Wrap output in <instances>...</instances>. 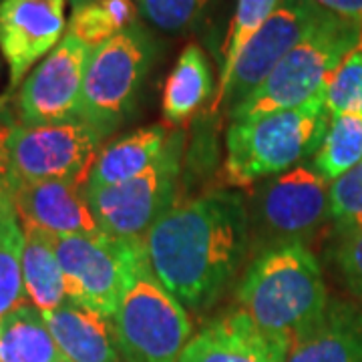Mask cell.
<instances>
[{
	"instance_id": "obj_31",
	"label": "cell",
	"mask_w": 362,
	"mask_h": 362,
	"mask_svg": "<svg viewBox=\"0 0 362 362\" xmlns=\"http://www.w3.org/2000/svg\"><path fill=\"white\" fill-rule=\"evenodd\" d=\"M18 221V216H16V207H14L13 194L0 185V232L4 228H8L11 223Z\"/></svg>"
},
{
	"instance_id": "obj_26",
	"label": "cell",
	"mask_w": 362,
	"mask_h": 362,
	"mask_svg": "<svg viewBox=\"0 0 362 362\" xmlns=\"http://www.w3.org/2000/svg\"><path fill=\"white\" fill-rule=\"evenodd\" d=\"M137 11L147 23L165 30L183 33L199 21L209 0H135Z\"/></svg>"
},
{
	"instance_id": "obj_16",
	"label": "cell",
	"mask_w": 362,
	"mask_h": 362,
	"mask_svg": "<svg viewBox=\"0 0 362 362\" xmlns=\"http://www.w3.org/2000/svg\"><path fill=\"white\" fill-rule=\"evenodd\" d=\"M45 320L66 362H119L111 318L66 300Z\"/></svg>"
},
{
	"instance_id": "obj_7",
	"label": "cell",
	"mask_w": 362,
	"mask_h": 362,
	"mask_svg": "<svg viewBox=\"0 0 362 362\" xmlns=\"http://www.w3.org/2000/svg\"><path fill=\"white\" fill-rule=\"evenodd\" d=\"M183 131H171L163 151L141 175L109 187L87 189L101 232L113 238H143L173 202L181 171Z\"/></svg>"
},
{
	"instance_id": "obj_22",
	"label": "cell",
	"mask_w": 362,
	"mask_h": 362,
	"mask_svg": "<svg viewBox=\"0 0 362 362\" xmlns=\"http://www.w3.org/2000/svg\"><path fill=\"white\" fill-rule=\"evenodd\" d=\"M362 161V113L330 115L328 131L320 149L314 153L312 168L330 185Z\"/></svg>"
},
{
	"instance_id": "obj_33",
	"label": "cell",
	"mask_w": 362,
	"mask_h": 362,
	"mask_svg": "<svg viewBox=\"0 0 362 362\" xmlns=\"http://www.w3.org/2000/svg\"><path fill=\"white\" fill-rule=\"evenodd\" d=\"M65 362H66V361H65Z\"/></svg>"
},
{
	"instance_id": "obj_21",
	"label": "cell",
	"mask_w": 362,
	"mask_h": 362,
	"mask_svg": "<svg viewBox=\"0 0 362 362\" xmlns=\"http://www.w3.org/2000/svg\"><path fill=\"white\" fill-rule=\"evenodd\" d=\"M0 362H65L45 314L33 304L0 318Z\"/></svg>"
},
{
	"instance_id": "obj_9",
	"label": "cell",
	"mask_w": 362,
	"mask_h": 362,
	"mask_svg": "<svg viewBox=\"0 0 362 362\" xmlns=\"http://www.w3.org/2000/svg\"><path fill=\"white\" fill-rule=\"evenodd\" d=\"M133 240L113 238L105 232L51 235L63 270L66 300L111 318L123 288Z\"/></svg>"
},
{
	"instance_id": "obj_23",
	"label": "cell",
	"mask_w": 362,
	"mask_h": 362,
	"mask_svg": "<svg viewBox=\"0 0 362 362\" xmlns=\"http://www.w3.org/2000/svg\"><path fill=\"white\" fill-rule=\"evenodd\" d=\"M278 2L280 0H238L232 26H230V35L226 39V45H223V63H221L220 83H218L216 97L228 87L233 66L238 63L240 54L246 49V45L252 40V37L258 33L259 26L270 18V14L276 11Z\"/></svg>"
},
{
	"instance_id": "obj_29",
	"label": "cell",
	"mask_w": 362,
	"mask_h": 362,
	"mask_svg": "<svg viewBox=\"0 0 362 362\" xmlns=\"http://www.w3.org/2000/svg\"><path fill=\"white\" fill-rule=\"evenodd\" d=\"M18 123L21 121L16 117V111L11 109L8 93L0 95V185L6 187L11 194H13L14 180L11 171V159H8V139Z\"/></svg>"
},
{
	"instance_id": "obj_13",
	"label": "cell",
	"mask_w": 362,
	"mask_h": 362,
	"mask_svg": "<svg viewBox=\"0 0 362 362\" xmlns=\"http://www.w3.org/2000/svg\"><path fill=\"white\" fill-rule=\"evenodd\" d=\"M66 0H0V54L8 66V93L63 40Z\"/></svg>"
},
{
	"instance_id": "obj_10",
	"label": "cell",
	"mask_w": 362,
	"mask_h": 362,
	"mask_svg": "<svg viewBox=\"0 0 362 362\" xmlns=\"http://www.w3.org/2000/svg\"><path fill=\"white\" fill-rule=\"evenodd\" d=\"M328 14L312 0H280L270 18L242 51L228 87L214 99L211 111L221 105H232L233 109L242 103L284 61L288 52L310 37Z\"/></svg>"
},
{
	"instance_id": "obj_12",
	"label": "cell",
	"mask_w": 362,
	"mask_h": 362,
	"mask_svg": "<svg viewBox=\"0 0 362 362\" xmlns=\"http://www.w3.org/2000/svg\"><path fill=\"white\" fill-rule=\"evenodd\" d=\"M256 218L270 246L302 242L330 218V183L304 163L274 175L258 192Z\"/></svg>"
},
{
	"instance_id": "obj_14",
	"label": "cell",
	"mask_w": 362,
	"mask_h": 362,
	"mask_svg": "<svg viewBox=\"0 0 362 362\" xmlns=\"http://www.w3.org/2000/svg\"><path fill=\"white\" fill-rule=\"evenodd\" d=\"M13 202L21 226H30L51 235H90L101 232L90 209L85 183H16Z\"/></svg>"
},
{
	"instance_id": "obj_18",
	"label": "cell",
	"mask_w": 362,
	"mask_h": 362,
	"mask_svg": "<svg viewBox=\"0 0 362 362\" xmlns=\"http://www.w3.org/2000/svg\"><path fill=\"white\" fill-rule=\"evenodd\" d=\"M169 135L168 127L149 125L105 145L90 169L87 189L109 187L141 175L163 151Z\"/></svg>"
},
{
	"instance_id": "obj_6",
	"label": "cell",
	"mask_w": 362,
	"mask_h": 362,
	"mask_svg": "<svg viewBox=\"0 0 362 362\" xmlns=\"http://www.w3.org/2000/svg\"><path fill=\"white\" fill-rule=\"evenodd\" d=\"M153 52V40L139 23L90 51L83 83V121L105 139L131 111Z\"/></svg>"
},
{
	"instance_id": "obj_8",
	"label": "cell",
	"mask_w": 362,
	"mask_h": 362,
	"mask_svg": "<svg viewBox=\"0 0 362 362\" xmlns=\"http://www.w3.org/2000/svg\"><path fill=\"white\" fill-rule=\"evenodd\" d=\"M103 141V135L83 119L51 125L18 123L8 139L14 185L40 181L87 185Z\"/></svg>"
},
{
	"instance_id": "obj_20",
	"label": "cell",
	"mask_w": 362,
	"mask_h": 362,
	"mask_svg": "<svg viewBox=\"0 0 362 362\" xmlns=\"http://www.w3.org/2000/svg\"><path fill=\"white\" fill-rule=\"evenodd\" d=\"M23 282L26 300L42 314H49L66 302L63 270L49 233L30 226H23Z\"/></svg>"
},
{
	"instance_id": "obj_5",
	"label": "cell",
	"mask_w": 362,
	"mask_h": 362,
	"mask_svg": "<svg viewBox=\"0 0 362 362\" xmlns=\"http://www.w3.org/2000/svg\"><path fill=\"white\" fill-rule=\"evenodd\" d=\"M362 45V23L328 14L320 26L272 71L268 78L232 109V121L292 109L326 89L344 57Z\"/></svg>"
},
{
	"instance_id": "obj_17",
	"label": "cell",
	"mask_w": 362,
	"mask_h": 362,
	"mask_svg": "<svg viewBox=\"0 0 362 362\" xmlns=\"http://www.w3.org/2000/svg\"><path fill=\"white\" fill-rule=\"evenodd\" d=\"M286 362H362V308L330 300L322 318L292 346Z\"/></svg>"
},
{
	"instance_id": "obj_28",
	"label": "cell",
	"mask_w": 362,
	"mask_h": 362,
	"mask_svg": "<svg viewBox=\"0 0 362 362\" xmlns=\"http://www.w3.org/2000/svg\"><path fill=\"white\" fill-rule=\"evenodd\" d=\"M337 264L352 294L362 300V230L342 233L337 247Z\"/></svg>"
},
{
	"instance_id": "obj_15",
	"label": "cell",
	"mask_w": 362,
	"mask_h": 362,
	"mask_svg": "<svg viewBox=\"0 0 362 362\" xmlns=\"http://www.w3.org/2000/svg\"><path fill=\"white\" fill-rule=\"evenodd\" d=\"M290 350L242 310L214 318L181 350L177 362H286Z\"/></svg>"
},
{
	"instance_id": "obj_32",
	"label": "cell",
	"mask_w": 362,
	"mask_h": 362,
	"mask_svg": "<svg viewBox=\"0 0 362 362\" xmlns=\"http://www.w3.org/2000/svg\"><path fill=\"white\" fill-rule=\"evenodd\" d=\"M0 78H2V63H0Z\"/></svg>"
},
{
	"instance_id": "obj_30",
	"label": "cell",
	"mask_w": 362,
	"mask_h": 362,
	"mask_svg": "<svg viewBox=\"0 0 362 362\" xmlns=\"http://www.w3.org/2000/svg\"><path fill=\"white\" fill-rule=\"evenodd\" d=\"M312 2L346 21L362 23V0H312Z\"/></svg>"
},
{
	"instance_id": "obj_24",
	"label": "cell",
	"mask_w": 362,
	"mask_h": 362,
	"mask_svg": "<svg viewBox=\"0 0 362 362\" xmlns=\"http://www.w3.org/2000/svg\"><path fill=\"white\" fill-rule=\"evenodd\" d=\"M23 244L25 232L21 221H14L0 232V318L21 304H26Z\"/></svg>"
},
{
	"instance_id": "obj_25",
	"label": "cell",
	"mask_w": 362,
	"mask_h": 362,
	"mask_svg": "<svg viewBox=\"0 0 362 362\" xmlns=\"http://www.w3.org/2000/svg\"><path fill=\"white\" fill-rule=\"evenodd\" d=\"M324 101L330 115L362 113V45L349 52L330 75Z\"/></svg>"
},
{
	"instance_id": "obj_3",
	"label": "cell",
	"mask_w": 362,
	"mask_h": 362,
	"mask_svg": "<svg viewBox=\"0 0 362 362\" xmlns=\"http://www.w3.org/2000/svg\"><path fill=\"white\" fill-rule=\"evenodd\" d=\"M111 322L119 352L127 362H177L192 340L187 310L156 276L143 238L133 240Z\"/></svg>"
},
{
	"instance_id": "obj_1",
	"label": "cell",
	"mask_w": 362,
	"mask_h": 362,
	"mask_svg": "<svg viewBox=\"0 0 362 362\" xmlns=\"http://www.w3.org/2000/svg\"><path fill=\"white\" fill-rule=\"evenodd\" d=\"M252 221L244 199L211 192L171 206L143 235L156 276L183 306L204 310L240 272Z\"/></svg>"
},
{
	"instance_id": "obj_11",
	"label": "cell",
	"mask_w": 362,
	"mask_h": 362,
	"mask_svg": "<svg viewBox=\"0 0 362 362\" xmlns=\"http://www.w3.org/2000/svg\"><path fill=\"white\" fill-rule=\"evenodd\" d=\"M90 51L66 33L21 85L14 111L23 125H51L83 119V83Z\"/></svg>"
},
{
	"instance_id": "obj_27",
	"label": "cell",
	"mask_w": 362,
	"mask_h": 362,
	"mask_svg": "<svg viewBox=\"0 0 362 362\" xmlns=\"http://www.w3.org/2000/svg\"><path fill=\"white\" fill-rule=\"evenodd\" d=\"M330 218L342 233L362 230V161L330 185Z\"/></svg>"
},
{
	"instance_id": "obj_2",
	"label": "cell",
	"mask_w": 362,
	"mask_h": 362,
	"mask_svg": "<svg viewBox=\"0 0 362 362\" xmlns=\"http://www.w3.org/2000/svg\"><path fill=\"white\" fill-rule=\"evenodd\" d=\"M235 300L238 310L288 350L322 318L330 302L320 264L302 242L262 250L238 286Z\"/></svg>"
},
{
	"instance_id": "obj_4",
	"label": "cell",
	"mask_w": 362,
	"mask_h": 362,
	"mask_svg": "<svg viewBox=\"0 0 362 362\" xmlns=\"http://www.w3.org/2000/svg\"><path fill=\"white\" fill-rule=\"evenodd\" d=\"M324 93L312 101L232 121L226 135V171L235 183L280 175L314 157L328 131Z\"/></svg>"
},
{
	"instance_id": "obj_19",
	"label": "cell",
	"mask_w": 362,
	"mask_h": 362,
	"mask_svg": "<svg viewBox=\"0 0 362 362\" xmlns=\"http://www.w3.org/2000/svg\"><path fill=\"white\" fill-rule=\"evenodd\" d=\"M214 93V77L206 52L199 45L189 42L181 51L173 71L163 87V117L169 125H185L209 101Z\"/></svg>"
}]
</instances>
